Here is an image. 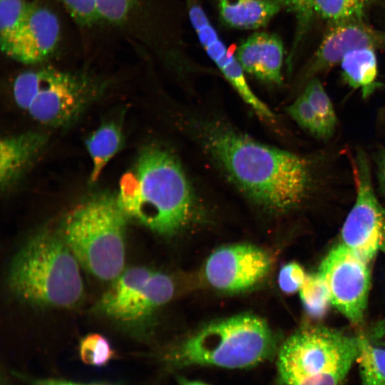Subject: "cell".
<instances>
[{"instance_id": "4fadbf2b", "label": "cell", "mask_w": 385, "mask_h": 385, "mask_svg": "<svg viewBox=\"0 0 385 385\" xmlns=\"http://www.w3.org/2000/svg\"><path fill=\"white\" fill-rule=\"evenodd\" d=\"M383 46L385 32L372 28L364 19L332 24L314 55L310 71L315 73L339 63L351 51Z\"/></svg>"}, {"instance_id": "44dd1931", "label": "cell", "mask_w": 385, "mask_h": 385, "mask_svg": "<svg viewBox=\"0 0 385 385\" xmlns=\"http://www.w3.org/2000/svg\"><path fill=\"white\" fill-rule=\"evenodd\" d=\"M356 361L364 385H385V347L375 346L360 337Z\"/></svg>"}, {"instance_id": "2e32d148", "label": "cell", "mask_w": 385, "mask_h": 385, "mask_svg": "<svg viewBox=\"0 0 385 385\" xmlns=\"http://www.w3.org/2000/svg\"><path fill=\"white\" fill-rule=\"evenodd\" d=\"M46 136L27 132L3 138L0 143V185L9 188L43 149Z\"/></svg>"}, {"instance_id": "83f0119b", "label": "cell", "mask_w": 385, "mask_h": 385, "mask_svg": "<svg viewBox=\"0 0 385 385\" xmlns=\"http://www.w3.org/2000/svg\"><path fill=\"white\" fill-rule=\"evenodd\" d=\"M79 25L91 26L98 22L96 0H58Z\"/></svg>"}, {"instance_id": "e0dca14e", "label": "cell", "mask_w": 385, "mask_h": 385, "mask_svg": "<svg viewBox=\"0 0 385 385\" xmlns=\"http://www.w3.org/2000/svg\"><path fill=\"white\" fill-rule=\"evenodd\" d=\"M217 6L222 21L238 29L263 27L281 8L275 0H217Z\"/></svg>"}, {"instance_id": "7a4b0ae2", "label": "cell", "mask_w": 385, "mask_h": 385, "mask_svg": "<svg viewBox=\"0 0 385 385\" xmlns=\"http://www.w3.org/2000/svg\"><path fill=\"white\" fill-rule=\"evenodd\" d=\"M118 199L128 216L153 232L172 235L188 222L193 196L181 165L168 150L152 145L120 180Z\"/></svg>"}, {"instance_id": "8992f818", "label": "cell", "mask_w": 385, "mask_h": 385, "mask_svg": "<svg viewBox=\"0 0 385 385\" xmlns=\"http://www.w3.org/2000/svg\"><path fill=\"white\" fill-rule=\"evenodd\" d=\"M99 91L98 83L87 76L51 67L21 73L12 88L16 105L35 120L50 126L74 120Z\"/></svg>"}, {"instance_id": "6da1fadb", "label": "cell", "mask_w": 385, "mask_h": 385, "mask_svg": "<svg viewBox=\"0 0 385 385\" xmlns=\"http://www.w3.org/2000/svg\"><path fill=\"white\" fill-rule=\"evenodd\" d=\"M205 138L210 153L232 180L269 209L282 212L297 207L315 185L314 166L308 158L221 125L210 126Z\"/></svg>"}, {"instance_id": "ac0fdd59", "label": "cell", "mask_w": 385, "mask_h": 385, "mask_svg": "<svg viewBox=\"0 0 385 385\" xmlns=\"http://www.w3.org/2000/svg\"><path fill=\"white\" fill-rule=\"evenodd\" d=\"M342 76L347 84L359 90L364 98L369 97L379 86L375 49L362 48L347 53L340 61Z\"/></svg>"}, {"instance_id": "d6986e66", "label": "cell", "mask_w": 385, "mask_h": 385, "mask_svg": "<svg viewBox=\"0 0 385 385\" xmlns=\"http://www.w3.org/2000/svg\"><path fill=\"white\" fill-rule=\"evenodd\" d=\"M122 143V131L113 122L101 125L86 139V149L92 164L90 183L98 180L104 168L120 150Z\"/></svg>"}, {"instance_id": "7402d4cb", "label": "cell", "mask_w": 385, "mask_h": 385, "mask_svg": "<svg viewBox=\"0 0 385 385\" xmlns=\"http://www.w3.org/2000/svg\"><path fill=\"white\" fill-rule=\"evenodd\" d=\"M372 0H312L314 13L331 24L364 19Z\"/></svg>"}, {"instance_id": "9a60e30c", "label": "cell", "mask_w": 385, "mask_h": 385, "mask_svg": "<svg viewBox=\"0 0 385 385\" xmlns=\"http://www.w3.org/2000/svg\"><path fill=\"white\" fill-rule=\"evenodd\" d=\"M284 48L281 39L274 34L257 32L239 46L236 58L243 71L257 78L280 84Z\"/></svg>"}, {"instance_id": "836d02e7", "label": "cell", "mask_w": 385, "mask_h": 385, "mask_svg": "<svg viewBox=\"0 0 385 385\" xmlns=\"http://www.w3.org/2000/svg\"><path fill=\"white\" fill-rule=\"evenodd\" d=\"M182 385H207L205 383L197 381H189L184 382Z\"/></svg>"}, {"instance_id": "52a82bcc", "label": "cell", "mask_w": 385, "mask_h": 385, "mask_svg": "<svg viewBox=\"0 0 385 385\" xmlns=\"http://www.w3.org/2000/svg\"><path fill=\"white\" fill-rule=\"evenodd\" d=\"M360 337L328 327L314 326L289 337L280 348L277 361L283 385L351 366Z\"/></svg>"}, {"instance_id": "8fae6325", "label": "cell", "mask_w": 385, "mask_h": 385, "mask_svg": "<svg viewBox=\"0 0 385 385\" xmlns=\"http://www.w3.org/2000/svg\"><path fill=\"white\" fill-rule=\"evenodd\" d=\"M268 255L250 244L222 246L208 257L205 276L214 288L227 292L247 289L262 279L270 268Z\"/></svg>"}, {"instance_id": "1f68e13d", "label": "cell", "mask_w": 385, "mask_h": 385, "mask_svg": "<svg viewBox=\"0 0 385 385\" xmlns=\"http://www.w3.org/2000/svg\"><path fill=\"white\" fill-rule=\"evenodd\" d=\"M376 162L379 181L385 193V149H381L379 152Z\"/></svg>"}, {"instance_id": "ffe728a7", "label": "cell", "mask_w": 385, "mask_h": 385, "mask_svg": "<svg viewBox=\"0 0 385 385\" xmlns=\"http://www.w3.org/2000/svg\"><path fill=\"white\" fill-rule=\"evenodd\" d=\"M34 4L26 0H0V46L4 54L26 21Z\"/></svg>"}, {"instance_id": "484cf974", "label": "cell", "mask_w": 385, "mask_h": 385, "mask_svg": "<svg viewBox=\"0 0 385 385\" xmlns=\"http://www.w3.org/2000/svg\"><path fill=\"white\" fill-rule=\"evenodd\" d=\"M287 113L302 128L312 135L326 139L322 125L314 109L302 94L287 108Z\"/></svg>"}, {"instance_id": "ba28073f", "label": "cell", "mask_w": 385, "mask_h": 385, "mask_svg": "<svg viewBox=\"0 0 385 385\" xmlns=\"http://www.w3.org/2000/svg\"><path fill=\"white\" fill-rule=\"evenodd\" d=\"M174 293L167 274L144 267H133L113 280L97 302V312L127 325H138L148 319Z\"/></svg>"}, {"instance_id": "d6a6232c", "label": "cell", "mask_w": 385, "mask_h": 385, "mask_svg": "<svg viewBox=\"0 0 385 385\" xmlns=\"http://www.w3.org/2000/svg\"><path fill=\"white\" fill-rule=\"evenodd\" d=\"M31 382V385H87L56 379H34Z\"/></svg>"}, {"instance_id": "603a6c76", "label": "cell", "mask_w": 385, "mask_h": 385, "mask_svg": "<svg viewBox=\"0 0 385 385\" xmlns=\"http://www.w3.org/2000/svg\"><path fill=\"white\" fill-rule=\"evenodd\" d=\"M302 94L317 115L326 138L331 137L335 131L337 118L331 99L321 81L317 78L310 80Z\"/></svg>"}, {"instance_id": "277c9868", "label": "cell", "mask_w": 385, "mask_h": 385, "mask_svg": "<svg viewBox=\"0 0 385 385\" xmlns=\"http://www.w3.org/2000/svg\"><path fill=\"white\" fill-rule=\"evenodd\" d=\"M128 218L117 195L97 194L66 215L60 232L86 270L101 280L113 281L124 270Z\"/></svg>"}, {"instance_id": "9c48e42d", "label": "cell", "mask_w": 385, "mask_h": 385, "mask_svg": "<svg viewBox=\"0 0 385 385\" xmlns=\"http://www.w3.org/2000/svg\"><path fill=\"white\" fill-rule=\"evenodd\" d=\"M354 171L356 196L342 226V240L369 263L379 252H385V208L374 193L369 164L361 151L354 160Z\"/></svg>"}, {"instance_id": "cb8c5ba5", "label": "cell", "mask_w": 385, "mask_h": 385, "mask_svg": "<svg viewBox=\"0 0 385 385\" xmlns=\"http://www.w3.org/2000/svg\"><path fill=\"white\" fill-rule=\"evenodd\" d=\"M299 292L304 308L310 316L321 318L325 315L332 303L327 286L319 273L307 275Z\"/></svg>"}, {"instance_id": "f546056e", "label": "cell", "mask_w": 385, "mask_h": 385, "mask_svg": "<svg viewBox=\"0 0 385 385\" xmlns=\"http://www.w3.org/2000/svg\"><path fill=\"white\" fill-rule=\"evenodd\" d=\"M307 275L304 269L297 262H289L279 270L278 284L280 289L287 294L299 292Z\"/></svg>"}, {"instance_id": "7c38bea8", "label": "cell", "mask_w": 385, "mask_h": 385, "mask_svg": "<svg viewBox=\"0 0 385 385\" xmlns=\"http://www.w3.org/2000/svg\"><path fill=\"white\" fill-rule=\"evenodd\" d=\"M59 40L57 16L47 7L34 4L5 55L21 63H37L54 52Z\"/></svg>"}, {"instance_id": "5b68a950", "label": "cell", "mask_w": 385, "mask_h": 385, "mask_svg": "<svg viewBox=\"0 0 385 385\" xmlns=\"http://www.w3.org/2000/svg\"><path fill=\"white\" fill-rule=\"evenodd\" d=\"M274 349V337L266 321L242 314L203 327L178 344L170 354L169 360L177 366L241 369L269 359Z\"/></svg>"}, {"instance_id": "d4e9b609", "label": "cell", "mask_w": 385, "mask_h": 385, "mask_svg": "<svg viewBox=\"0 0 385 385\" xmlns=\"http://www.w3.org/2000/svg\"><path fill=\"white\" fill-rule=\"evenodd\" d=\"M79 351L83 363L96 366L107 364L114 356L109 342L99 334H90L83 337L80 342Z\"/></svg>"}, {"instance_id": "4316f807", "label": "cell", "mask_w": 385, "mask_h": 385, "mask_svg": "<svg viewBox=\"0 0 385 385\" xmlns=\"http://www.w3.org/2000/svg\"><path fill=\"white\" fill-rule=\"evenodd\" d=\"M140 0H96L98 22L113 25L123 24Z\"/></svg>"}, {"instance_id": "f1b7e54d", "label": "cell", "mask_w": 385, "mask_h": 385, "mask_svg": "<svg viewBox=\"0 0 385 385\" xmlns=\"http://www.w3.org/2000/svg\"><path fill=\"white\" fill-rule=\"evenodd\" d=\"M281 6L292 12L297 23V34L294 45L298 43L308 25L311 22L314 13L312 0H275Z\"/></svg>"}, {"instance_id": "30bf717a", "label": "cell", "mask_w": 385, "mask_h": 385, "mask_svg": "<svg viewBox=\"0 0 385 385\" xmlns=\"http://www.w3.org/2000/svg\"><path fill=\"white\" fill-rule=\"evenodd\" d=\"M319 274L327 286L332 304L351 323H360L370 288L368 263L341 244L324 258Z\"/></svg>"}, {"instance_id": "5bb4252c", "label": "cell", "mask_w": 385, "mask_h": 385, "mask_svg": "<svg viewBox=\"0 0 385 385\" xmlns=\"http://www.w3.org/2000/svg\"><path fill=\"white\" fill-rule=\"evenodd\" d=\"M190 22L206 53L240 97L262 119L274 122V114L250 88L237 58L226 48L206 14H196Z\"/></svg>"}, {"instance_id": "3957f363", "label": "cell", "mask_w": 385, "mask_h": 385, "mask_svg": "<svg viewBox=\"0 0 385 385\" xmlns=\"http://www.w3.org/2000/svg\"><path fill=\"white\" fill-rule=\"evenodd\" d=\"M78 262L60 231L41 230L13 258L8 283L16 297L32 305L72 307L83 294Z\"/></svg>"}, {"instance_id": "4dcf8cb0", "label": "cell", "mask_w": 385, "mask_h": 385, "mask_svg": "<svg viewBox=\"0 0 385 385\" xmlns=\"http://www.w3.org/2000/svg\"><path fill=\"white\" fill-rule=\"evenodd\" d=\"M351 366H345L320 376L297 381L287 385H342Z\"/></svg>"}]
</instances>
